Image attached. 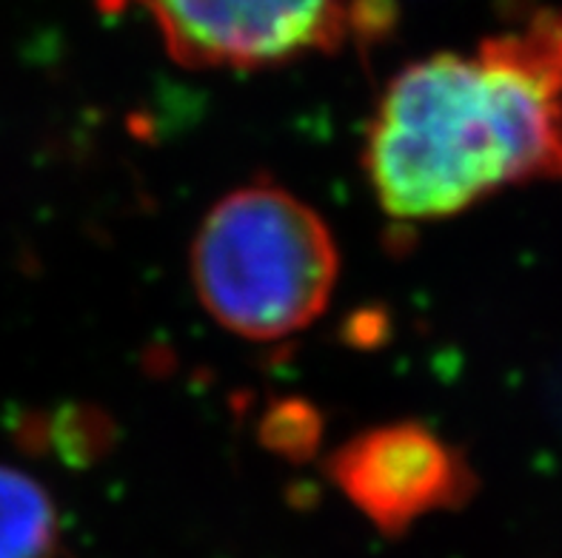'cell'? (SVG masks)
<instances>
[{
  "instance_id": "obj_4",
  "label": "cell",
  "mask_w": 562,
  "mask_h": 558,
  "mask_svg": "<svg viewBox=\"0 0 562 558\" xmlns=\"http://www.w3.org/2000/svg\"><path fill=\"white\" fill-rule=\"evenodd\" d=\"M326 470L385 536L406 533L437 510L463 508L477 485L463 453L420 422H392L357 433L331 453Z\"/></svg>"
},
{
  "instance_id": "obj_2",
  "label": "cell",
  "mask_w": 562,
  "mask_h": 558,
  "mask_svg": "<svg viewBox=\"0 0 562 558\" xmlns=\"http://www.w3.org/2000/svg\"><path fill=\"white\" fill-rule=\"evenodd\" d=\"M200 305L226 331L271 342L328 308L340 254L326 219L283 185L257 180L212 205L192 242Z\"/></svg>"
},
{
  "instance_id": "obj_3",
  "label": "cell",
  "mask_w": 562,
  "mask_h": 558,
  "mask_svg": "<svg viewBox=\"0 0 562 558\" xmlns=\"http://www.w3.org/2000/svg\"><path fill=\"white\" fill-rule=\"evenodd\" d=\"M155 21L192 69H257L340 46L360 21L349 0H123Z\"/></svg>"
},
{
  "instance_id": "obj_1",
  "label": "cell",
  "mask_w": 562,
  "mask_h": 558,
  "mask_svg": "<svg viewBox=\"0 0 562 558\" xmlns=\"http://www.w3.org/2000/svg\"><path fill=\"white\" fill-rule=\"evenodd\" d=\"M363 166L380 208L403 223L562 180V14L535 9L474 55L406 66L385 86Z\"/></svg>"
},
{
  "instance_id": "obj_5",
  "label": "cell",
  "mask_w": 562,
  "mask_h": 558,
  "mask_svg": "<svg viewBox=\"0 0 562 558\" xmlns=\"http://www.w3.org/2000/svg\"><path fill=\"white\" fill-rule=\"evenodd\" d=\"M60 519L52 496L23 470L0 465V558H57Z\"/></svg>"
}]
</instances>
